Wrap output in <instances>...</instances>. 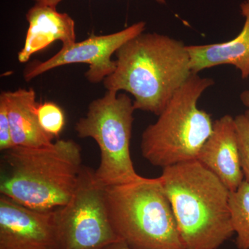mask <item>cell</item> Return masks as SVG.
<instances>
[{
  "label": "cell",
  "instance_id": "4fadbf2b",
  "mask_svg": "<svg viewBox=\"0 0 249 249\" xmlns=\"http://www.w3.org/2000/svg\"><path fill=\"white\" fill-rule=\"evenodd\" d=\"M0 99L6 104L15 146L40 147L53 142V139L41 128L36 107V93L33 88L2 91Z\"/></svg>",
  "mask_w": 249,
  "mask_h": 249
},
{
  "label": "cell",
  "instance_id": "9c48e42d",
  "mask_svg": "<svg viewBox=\"0 0 249 249\" xmlns=\"http://www.w3.org/2000/svg\"><path fill=\"white\" fill-rule=\"evenodd\" d=\"M0 249H57L55 210L31 209L1 195Z\"/></svg>",
  "mask_w": 249,
  "mask_h": 249
},
{
  "label": "cell",
  "instance_id": "277c9868",
  "mask_svg": "<svg viewBox=\"0 0 249 249\" xmlns=\"http://www.w3.org/2000/svg\"><path fill=\"white\" fill-rule=\"evenodd\" d=\"M113 229L133 249H185L160 177L105 187Z\"/></svg>",
  "mask_w": 249,
  "mask_h": 249
},
{
  "label": "cell",
  "instance_id": "ac0fdd59",
  "mask_svg": "<svg viewBox=\"0 0 249 249\" xmlns=\"http://www.w3.org/2000/svg\"><path fill=\"white\" fill-rule=\"evenodd\" d=\"M33 1L35 3H37V4L47 5V6L56 8L57 6L63 0H33ZM155 1L161 4H165L166 2L165 0H155Z\"/></svg>",
  "mask_w": 249,
  "mask_h": 249
},
{
  "label": "cell",
  "instance_id": "7a4b0ae2",
  "mask_svg": "<svg viewBox=\"0 0 249 249\" xmlns=\"http://www.w3.org/2000/svg\"><path fill=\"white\" fill-rule=\"evenodd\" d=\"M1 163L0 194L39 211L65 206L84 167L80 145L63 139L45 146H15L4 151Z\"/></svg>",
  "mask_w": 249,
  "mask_h": 249
},
{
  "label": "cell",
  "instance_id": "8fae6325",
  "mask_svg": "<svg viewBox=\"0 0 249 249\" xmlns=\"http://www.w3.org/2000/svg\"><path fill=\"white\" fill-rule=\"evenodd\" d=\"M29 27L24 47L18 53V61L25 63L34 54L44 50L55 41L62 46L76 42V24L73 18L56 8L47 5L35 4L26 14Z\"/></svg>",
  "mask_w": 249,
  "mask_h": 249
},
{
  "label": "cell",
  "instance_id": "ba28073f",
  "mask_svg": "<svg viewBox=\"0 0 249 249\" xmlns=\"http://www.w3.org/2000/svg\"><path fill=\"white\" fill-rule=\"evenodd\" d=\"M145 25V22L140 21L118 32L103 36L93 34L82 42L62 46L52 58L28 67L24 71V79L31 81L57 67L84 63L89 65L85 75L86 79L93 84L101 83L115 70L116 61L111 60V55L127 41L143 33Z\"/></svg>",
  "mask_w": 249,
  "mask_h": 249
},
{
  "label": "cell",
  "instance_id": "2e32d148",
  "mask_svg": "<svg viewBox=\"0 0 249 249\" xmlns=\"http://www.w3.org/2000/svg\"><path fill=\"white\" fill-rule=\"evenodd\" d=\"M236 134L240 152V165L245 180L249 184V120L245 114L235 117Z\"/></svg>",
  "mask_w": 249,
  "mask_h": 249
},
{
  "label": "cell",
  "instance_id": "8992f818",
  "mask_svg": "<svg viewBox=\"0 0 249 249\" xmlns=\"http://www.w3.org/2000/svg\"><path fill=\"white\" fill-rule=\"evenodd\" d=\"M118 93L107 91L103 97L93 100L86 115L75 124L80 138L92 139L99 147L101 160L95 178L104 187L143 178L134 169L131 158L133 101L126 93Z\"/></svg>",
  "mask_w": 249,
  "mask_h": 249
},
{
  "label": "cell",
  "instance_id": "30bf717a",
  "mask_svg": "<svg viewBox=\"0 0 249 249\" xmlns=\"http://www.w3.org/2000/svg\"><path fill=\"white\" fill-rule=\"evenodd\" d=\"M196 160L214 173L230 191L245 180L240 165L235 118L224 115L214 121L212 134Z\"/></svg>",
  "mask_w": 249,
  "mask_h": 249
},
{
  "label": "cell",
  "instance_id": "d6986e66",
  "mask_svg": "<svg viewBox=\"0 0 249 249\" xmlns=\"http://www.w3.org/2000/svg\"><path fill=\"white\" fill-rule=\"evenodd\" d=\"M105 249H133L130 248L125 242H123V241H118V242H114V243L111 244V245L108 246Z\"/></svg>",
  "mask_w": 249,
  "mask_h": 249
},
{
  "label": "cell",
  "instance_id": "52a82bcc",
  "mask_svg": "<svg viewBox=\"0 0 249 249\" xmlns=\"http://www.w3.org/2000/svg\"><path fill=\"white\" fill-rule=\"evenodd\" d=\"M57 249H105L120 241L106 206L105 187L83 167L71 199L55 210Z\"/></svg>",
  "mask_w": 249,
  "mask_h": 249
},
{
  "label": "cell",
  "instance_id": "44dd1931",
  "mask_svg": "<svg viewBox=\"0 0 249 249\" xmlns=\"http://www.w3.org/2000/svg\"><path fill=\"white\" fill-rule=\"evenodd\" d=\"M245 114L247 118H248L249 120V109L245 111Z\"/></svg>",
  "mask_w": 249,
  "mask_h": 249
},
{
  "label": "cell",
  "instance_id": "6da1fadb",
  "mask_svg": "<svg viewBox=\"0 0 249 249\" xmlns=\"http://www.w3.org/2000/svg\"><path fill=\"white\" fill-rule=\"evenodd\" d=\"M115 54V70L103 85L132 94L136 110L160 115L193 74L187 46L168 36L142 33Z\"/></svg>",
  "mask_w": 249,
  "mask_h": 249
},
{
  "label": "cell",
  "instance_id": "ffe728a7",
  "mask_svg": "<svg viewBox=\"0 0 249 249\" xmlns=\"http://www.w3.org/2000/svg\"><path fill=\"white\" fill-rule=\"evenodd\" d=\"M241 100L245 106L249 107V91H246L241 94Z\"/></svg>",
  "mask_w": 249,
  "mask_h": 249
},
{
  "label": "cell",
  "instance_id": "5b68a950",
  "mask_svg": "<svg viewBox=\"0 0 249 249\" xmlns=\"http://www.w3.org/2000/svg\"><path fill=\"white\" fill-rule=\"evenodd\" d=\"M214 84L197 73L175 92L153 124L142 132L141 152L154 166L165 168L196 160L213 129L211 116L199 109L197 103L206 89Z\"/></svg>",
  "mask_w": 249,
  "mask_h": 249
},
{
  "label": "cell",
  "instance_id": "e0dca14e",
  "mask_svg": "<svg viewBox=\"0 0 249 249\" xmlns=\"http://www.w3.org/2000/svg\"><path fill=\"white\" fill-rule=\"evenodd\" d=\"M14 147L6 104L0 99V150L6 151Z\"/></svg>",
  "mask_w": 249,
  "mask_h": 249
},
{
  "label": "cell",
  "instance_id": "9a60e30c",
  "mask_svg": "<svg viewBox=\"0 0 249 249\" xmlns=\"http://www.w3.org/2000/svg\"><path fill=\"white\" fill-rule=\"evenodd\" d=\"M36 114L41 128L53 139L60 136L65 125V115L56 103L46 101L38 103Z\"/></svg>",
  "mask_w": 249,
  "mask_h": 249
},
{
  "label": "cell",
  "instance_id": "5bb4252c",
  "mask_svg": "<svg viewBox=\"0 0 249 249\" xmlns=\"http://www.w3.org/2000/svg\"><path fill=\"white\" fill-rule=\"evenodd\" d=\"M229 211L235 245L238 249H249V184L245 180L237 190L230 191Z\"/></svg>",
  "mask_w": 249,
  "mask_h": 249
},
{
  "label": "cell",
  "instance_id": "3957f363",
  "mask_svg": "<svg viewBox=\"0 0 249 249\" xmlns=\"http://www.w3.org/2000/svg\"><path fill=\"white\" fill-rule=\"evenodd\" d=\"M160 178L185 249H217L233 235L230 191L200 162L167 167Z\"/></svg>",
  "mask_w": 249,
  "mask_h": 249
},
{
  "label": "cell",
  "instance_id": "7c38bea8",
  "mask_svg": "<svg viewBox=\"0 0 249 249\" xmlns=\"http://www.w3.org/2000/svg\"><path fill=\"white\" fill-rule=\"evenodd\" d=\"M245 18L242 30L235 38L212 45L187 46L192 73L221 65H231L240 71L243 79L249 77V0L240 4Z\"/></svg>",
  "mask_w": 249,
  "mask_h": 249
}]
</instances>
